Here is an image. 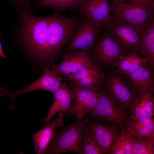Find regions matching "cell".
<instances>
[{"label":"cell","instance_id":"cell-1","mask_svg":"<svg viewBox=\"0 0 154 154\" xmlns=\"http://www.w3.org/2000/svg\"><path fill=\"white\" fill-rule=\"evenodd\" d=\"M19 12L24 42L39 60L48 62L47 41L49 17H36L28 7L21 8Z\"/></svg>","mask_w":154,"mask_h":154},{"label":"cell","instance_id":"cell-2","mask_svg":"<svg viewBox=\"0 0 154 154\" xmlns=\"http://www.w3.org/2000/svg\"><path fill=\"white\" fill-rule=\"evenodd\" d=\"M80 20L78 17L68 18L56 13L49 17L47 41L49 62L62 54L63 47L73 35Z\"/></svg>","mask_w":154,"mask_h":154},{"label":"cell","instance_id":"cell-3","mask_svg":"<svg viewBox=\"0 0 154 154\" xmlns=\"http://www.w3.org/2000/svg\"><path fill=\"white\" fill-rule=\"evenodd\" d=\"M110 5L115 18L126 23L141 32L154 20V5L145 6L113 0Z\"/></svg>","mask_w":154,"mask_h":154},{"label":"cell","instance_id":"cell-4","mask_svg":"<svg viewBox=\"0 0 154 154\" xmlns=\"http://www.w3.org/2000/svg\"><path fill=\"white\" fill-rule=\"evenodd\" d=\"M76 122L65 129L51 141L45 154H57L67 151L80 154L82 133L87 120L77 119Z\"/></svg>","mask_w":154,"mask_h":154},{"label":"cell","instance_id":"cell-5","mask_svg":"<svg viewBox=\"0 0 154 154\" xmlns=\"http://www.w3.org/2000/svg\"><path fill=\"white\" fill-rule=\"evenodd\" d=\"M89 114L91 118L116 123H121L125 118L119 105L103 92H98L96 105Z\"/></svg>","mask_w":154,"mask_h":154},{"label":"cell","instance_id":"cell-6","mask_svg":"<svg viewBox=\"0 0 154 154\" xmlns=\"http://www.w3.org/2000/svg\"><path fill=\"white\" fill-rule=\"evenodd\" d=\"M100 28L86 17L80 21L77 33L67 47L66 53L77 50L87 51L93 45L99 34Z\"/></svg>","mask_w":154,"mask_h":154},{"label":"cell","instance_id":"cell-7","mask_svg":"<svg viewBox=\"0 0 154 154\" xmlns=\"http://www.w3.org/2000/svg\"><path fill=\"white\" fill-rule=\"evenodd\" d=\"M61 83V78L57 74L48 68H45L39 78L26 88L15 91L1 88L0 90V96H8L11 100H13L21 94L35 90L47 91L53 94L59 88Z\"/></svg>","mask_w":154,"mask_h":154},{"label":"cell","instance_id":"cell-8","mask_svg":"<svg viewBox=\"0 0 154 154\" xmlns=\"http://www.w3.org/2000/svg\"><path fill=\"white\" fill-rule=\"evenodd\" d=\"M109 27L114 37L125 48L134 52L139 50L141 32L126 23L115 18Z\"/></svg>","mask_w":154,"mask_h":154},{"label":"cell","instance_id":"cell-9","mask_svg":"<svg viewBox=\"0 0 154 154\" xmlns=\"http://www.w3.org/2000/svg\"><path fill=\"white\" fill-rule=\"evenodd\" d=\"M74 104L69 113L76 119L82 118L95 107L98 98V91L88 88L72 87Z\"/></svg>","mask_w":154,"mask_h":154},{"label":"cell","instance_id":"cell-10","mask_svg":"<svg viewBox=\"0 0 154 154\" xmlns=\"http://www.w3.org/2000/svg\"><path fill=\"white\" fill-rule=\"evenodd\" d=\"M80 11L86 18L100 27H109L115 20L110 15L111 9L107 0H90Z\"/></svg>","mask_w":154,"mask_h":154},{"label":"cell","instance_id":"cell-11","mask_svg":"<svg viewBox=\"0 0 154 154\" xmlns=\"http://www.w3.org/2000/svg\"><path fill=\"white\" fill-rule=\"evenodd\" d=\"M63 57V60L60 63L52 66V70L57 74H60L65 78L82 67L92 62L91 55L84 50L65 53Z\"/></svg>","mask_w":154,"mask_h":154},{"label":"cell","instance_id":"cell-12","mask_svg":"<svg viewBox=\"0 0 154 154\" xmlns=\"http://www.w3.org/2000/svg\"><path fill=\"white\" fill-rule=\"evenodd\" d=\"M108 95L119 105L124 108L132 106L136 99L132 90L120 76L110 77L106 83Z\"/></svg>","mask_w":154,"mask_h":154},{"label":"cell","instance_id":"cell-13","mask_svg":"<svg viewBox=\"0 0 154 154\" xmlns=\"http://www.w3.org/2000/svg\"><path fill=\"white\" fill-rule=\"evenodd\" d=\"M87 125L96 143L104 153H110L116 139L120 133L117 127L106 126L93 121L87 122Z\"/></svg>","mask_w":154,"mask_h":154},{"label":"cell","instance_id":"cell-14","mask_svg":"<svg viewBox=\"0 0 154 154\" xmlns=\"http://www.w3.org/2000/svg\"><path fill=\"white\" fill-rule=\"evenodd\" d=\"M53 94V103L43 119L45 122H48L57 112L63 115L64 114H69L72 106L71 102L73 99V91L66 82L62 83Z\"/></svg>","mask_w":154,"mask_h":154},{"label":"cell","instance_id":"cell-15","mask_svg":"<svg viewBox=\"0 0 154 154\" xmlns=\"http://www.w3.org/2000/svg\"><path fill=\"white\" fill-rule=\"evenodd\" d=\"M127 75L135 90L140 96L145 94H152L154 82L150 66L143 65Z\"/></svg>","mask_w":154,"mask_h":154},{"label":"cell","instance_id":"cell-16","mask_svg":"<svg viewBox=\"0 0 154 154\" xmlns=\"http://www.w3.org/2000/svg\"><path fill=\"white\" fill-rule=\"evenodd\" d=\"M63 115L59 113L52 122L32 135L36 154H45L52 139L55 129L56 127H60L63 123Z\"/></svg>","mask_w":154,"mask_h":154},{"label":"cell","instance_id":"cell-17","mask_svg":"<svg viewBox=\"0 0 154 154\" xmlns=\"http://www.w3.org/2000/svg\"><path fill=\"white\" fill-rule=\"evenodd\" d=\"M122 45L115 37L106 36L100 40L96 49V53L101 60L110 62L117 60L123 54Z\"/></svg>","mask_w":154,"mask_h":154},{"label":"cell","instance_id":"cell-18","mask_svg":"<svg viewBox=\"0 0 154 154\" xmlns=\"http://www.w3.org/2000/svg\"><path fill=\"white\" fill-rule=\"evenodd\" d=\"M148 62L144 57L134 52L123 54L117 60L115 65L121 73L128 75Z\"/></svg>","mask_w":154,"mask_h":154},{"label":"cell","instance_id":"cell-19","mask_svg":"<svg viewBox=\"0 0 154 154\" xmlns=\"http://www.w3.org/2000/svg\"><path fill=\"white\" fill-rule=\"evenodd\" d=\"M154 111V98L152 94H144L134 101L130 118L133 119L141 117H152Z\"/></svg>","mask_w":154,"mask_h":154},{"label":"cell","instance_id":"cell-20","mask_svg":"<svg viewBox=\"0 0 154 154\" xmlns=\"http://www.w3.org/2000/svg\"><path fill=\"white\" fill-rule=\"evenodd\" d=\"M139 50L147 59L150 66L154 64V20L141 32Z\"/></svg>","mask_w":154,"mask_h":154},{"label":"cell","instance_id":"cell-21","mask_svg":"<svg viewBox=\"0 0 154 154\" xmlns=\"http://www.w3.org/2000/svg\"><path fill=\"white\" fill-rule=\"evenodd\" d=\"M135 138L128 129H123L116 139L110 153L112 154H132Z\"/></svg>","mask_w":154,"mask_h":154},{"label":"cell","instance_id":"cell-22","mask_svg":"<svg viewBox=\"0 0 154 154\" xmlns=\"http://www.w3.org/2000/svg\"><path fill=\"white\" fill-rule=\"evenodd\" d=\"M90 0H37L36 8L41 7H52L57 10H80Z\"/></svg>","mask_w":154,"mask_h":154},{"label":"cell","instance_id":"cell-23","mask_svg":"<svg viewBox=\"0 0 154 154\" xmlns=\"http://www.w3.org/2000/svg\"><path fill=\"white\" fill-rule=\"evenodd\" d=\"M104 74L98 66L93 62L80 68L66 78L74 81L85 78H93L102 80Z\"/></svg>","mask_w":154,"mask_h":154},{"label":"cell","instance_id":"cell-24","mask_svg":"<svg viewBox=\"0 0 154 154\" xmlns=\"http://www.w3.org/2000/svg\"><path fill=\"white\" fill-rule=\"evenodd\" d=\"M102 154L104 153L96 143L86 124L83 131L82 143L80 154Z\"/></svg>","mask_w":154,"mask_h":154},{"label":"cell","instance_id":"cell-25","mask_svg":"<svg viewBox=\"0 0 154 154\" xmlns=\"http://www.w3.org/2000/svg\"><path fill=\"white\" fill-rule=\"evenodd\" d=\"M127 129L135 138L147 139L154 143V122Z\"/></svg>","mask_w":154,"mask_h":154},{"label":"cell","instance_id":"cell-26","mask_svg":"<svg viewBox=\"0 0 154 154\" xmlns=\"http://www.w3.org/2000/svg\"><path fill=\"white\" fill-rule=\"evenodd\" d=\"M154 143L149 140L142 138H135L132 154H153Z\"/></svg>","mask_w":154,"mask_h":154},{"label":"cell","instance_id":"cell-27","mask_svg":"<svg viewBox=\"0 0 154 154\" xmlns=\"http://www.w3.org/2000/svg\"><path fill=\"white\" fill-rule=\"evenodd\" d=\"M129 3L150 6L154 5V0H122Z\"/></svg>","mask_w":154,"mask_h":154},{"label":"cell","instance_id":"cell-28","mask_svg":"<svg viewBox=\"0 0 154 154\" xmlns=\"http://www.w3.org/2000/svg\"><path fill=\"white\" fill-rule=\"evenodd\" d=\"M9 3L10 4H17L25 7H28L30 5V0H10Z\"/></svg>","mask_w":154,"mask_h":154},{"label":"cell","instance_id":"cell-29","mask_svg":"<svg viewBox=\"0 0 154 154\" xmlns=\"http://www.w3.org/2000/svg\"><path fill=\"white\" fill-rule=\"evenodd\" d=\"M1 33L0 32V56L2 57L5 59H7L6 56L4 53L2 47L1 43L0 42V39L1 38Z\"/></svg>","mask_w":154,"mask_h":154}]
</instances>
